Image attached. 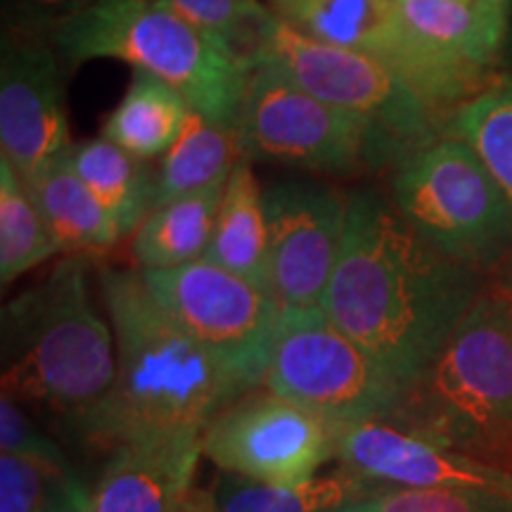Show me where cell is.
Returning <instances> with one entry per match:
<instances>
[{
	"mask_svg": "<svg viewBox=\"0 0 512 512\" xmlns=\"http://www.w3.org/2000/svg\"><path fill=\"white\" fill-rule=\"evenodd\" d=\"M339 425L297 403L247 392L216 415L202 432V456L226 475L254 482L299 484L337 458Z\"/></svg>",
	"mask_w": 512,
	"mask_h": 512,
	"instance_id": "7c38bea8",
	"label": "cell"
},
{
	"mask_svg": "<svg viewBox=\"0 0 512 512\" xmlns=\"http://www.w3.org/2000/svg\"><path fill=\"white\" fill-rule=\"evenodd\" d=\"M482 294L475 268L432 247L380 192L349 195L323 309L403 387L432 366Z\"/></svg>",
	"mask_w": 512,
	"mask_h": 512,
	"instance_id": "6da1fadb",
	"label": "cell"
},
{
	"mask_svg": "<svg viewBox=\"0 0 512 512\" xmlns=\"http://www.w3.org/2000/svg\"><path fill=\"white\" fill-rule=\"evenodd\" d=\"M271 292L283 309H320L342 254L349 195L325 183L264 188Z\"/></svg>",
	"mask_w": 512,
	"mask_h": 512,
	"instance_id": "4fadbf2b",
	"label": "cell"
},
{
	"mask_svg": "<svg viewBox=\"0 0 512 512\" xmlns=\"http://www.w3.org/2000/svg\"><path fill=\"white\" fill-rule=\"evenodd\" d=\"M0 453L69 463L62 448L46 432L38 430L22 403L12 399L10 394L0 396Z\"/></svg>",
	"mask_w": 512,
	"mask_h": 512,
	"instance_id": "f546056e",
	"label": "cell"
},
{
	"mask_svg": "<svg viewBox=\"0 0 512 512\" xmlns=\"http://www.w3.org/2000/svg\"><path fill=\"white\" fill-rule=\"evenodd\" d=\"M240 159L235 126L219 124L192 110L181 136L164 157H159L155 169V209L190 192L226 183Z\"/></svg>",
	"mask_w": 512,
	"mask_h": 512,
	"instance_id": "603a6c76",
	"label": "cell"
},
{
	"mask_svg": "<svg viewBox=\"0 0 512 512\" xmlns=\"http://www.w3.org/2000/svg\"><path fill=\"white\" fill-rule=\"evenodd\" d=\"M451 136L477 152L512 207V81L489 86L460 105Z\"/></svg>",
	"mask_w": 512,
	"mask_h": 512,
	"instance_id": "4316f807",
	"label": "cell"
},
{
	"mask_svg": "<svg viewBox=\"0 0 512 512\" xmlns=\"http://www.w3.org/2000/svg\"><path fill=\"white\" fill-rule=\"evenodd\" d=\"M190 112V102L169 83L133 72L124 98L102 126V136L124 147L133 157L152 162L164 157L176 143Z\"/></svg>",
	"mask_w": 512,
	"mask_h": 512,
	"instance_id": "7402d4cb",
	"label": "cell"
},
{
	"mask_svg": "<svg viewBox=\"0 0 512 512\" xmlns=\"http://www.w3.org/2000/svg\"><path fill=\"white\" fill-rule=\"evenodd\" d=\"M368 505L370 512H512V501L501 496L392 484L368 496Z\"/></svg>",
	"mask_w": 512,
	"mask_h": 512,
	"instance_id": "f1b7e54d",
	"label": "cell"
},
{
	"mask_svg": "<svg viewBox=\"0 0 512 512\" xmlns=\"http://www.w3.org/2000/svg\"><path fill=\"white\" fill-rule=\"evenodd\" d=\"M93 3L95 0H3L5 31L53 36L64 22Z\"/></svg>",
	"mask_w": 512,
	"mask_h": 512,
	"instance_id": "4dcf8cb0",
	"label": "cell"
},
{
	"mask_svg": "<svg viewBox=\"0 0 512 512\" xmlns=\"http://www.w3.org/2000/svg\"><path fill=\"white\" fill-rule=\"evenodd\" d=\"M202 434H162L112 448L91 512H174L192 489Z\"/></svg>",
	"mask_w": 512,
	"mask_h": 512,
	"instance_id": "2e32d148",
	"label": "cell"
},
{
	"mask_svg": "<svg viewBox=\"0 0 512 512\" xmlns=\"http://www.w3.org/2000/svg\"><path fill=\"white\" fill-rule=\"evenodd\" d=\"M204 259L271 292L264 188L247 159H240L230 171Z\"/></svg>",
	"mask_w": 512,
	"mask_h": 512,
	"instance_id": "ac0fdd59",
	"label": "cell"
},
{
	"mask_svg": "<svg viewBox=\"0 0 512 512\" xmlns=\"http://www.w3.org/2000/svg\"><path fill=\"white\" fill-rule=\"evenodd\" d=\"M373 482L342 465L332 475L299 484H268L240 475H223L216 484L219 512H337L370 496Z\"/></svg>",
	"mask_w": 512,
	"mask_h": 512,
	"instance_id": "cb8c5ba5",
	"label": "cell"
},
{
	"mask_svg": "<svg viewBox=\"0 0 512 512\" xmlns=\"http://www.w3.org/2000/svg\"><path fill=\"white\" fill-rule=\"evenodd\" d=\"M235 131L247 162H280L339 176L401 162L373 124L316 98L264 60H256L249 72Z\"/></svg>",
	"mask_w": 512,
	"mask_h": 512,
	"instance_id": "52a82bcc",
	"label": "cell"
},
{
	"mask_svg": "<svg viewBox=\"0 0 512 512\" xmlns=\"http://www.w3.org/2000/svg\"><path fill=\"white\" fill-rule=\"evenodd\" d=\"M503 290H505V294H508V302H510V311H512V273H510V278L505 280L503 283Z\"/></svg>",
	"mask_w": 512,
	"mask_h": 512,
	"instance_id": "836d02e7",
	"label": "cell"
},
{
	"mask_svg": "<svg viewBox=\"0 0 512 512\" xmlns=\"http://www.w3.org/2000/svg\"><path fill=\"white\" fill-rule=\"evenodd\" d=\"M53 38L3 31L0 43V157L24 183L72 147Z\"/></svg>",
	"mask_w": 512,
	"mask_h": 512,
	"instance_id": "5bb4252c",
	"label": "cell"
},
{
	"mask_svg": "<svg viewBox=\"0 0 512 512\" xmlns=\"http://www.w3.org/2000/svg\"><path fill=\"white\" fill-rule=\"evenodd\" d=\"M27 188L64 254H105L121 240L117 223L76 174L69 150L38 171Z\"/></svg>",
	"mask_w": 512,
	"mask_h": 512,
	"instance_id": "d6986e66",
	"label": "cell"
},
{
	"mask_svg": "<svg viewBox=\"0 0 512 512\" xmlns=\"http://www.w3.org/2000/svg\"><path fill=\"white\" fill-rule=\"evenodd\" d=\"M62 252L60 240L8 159L0 157V283L8 287Z\"/></svg>",
	"mask_w": 512,
	"mask_h": 512,
	"instance_id": "d4e9b609",
	"label": "cell"
},
{
	"mask_svg": "<svg viewBox=\"0 0 512 512\" xmlns=\"http://www.w3.org/2000/svg\"><path fill=\"white\" fill-rule=\"evenodd\" d=\"M337 512H370L368 498H361V501H354V503L344 505V508H339Z\"/></svg>",
	"mask_w": 512,
	"mask_h": 512,
	"instance_id": "d6a6232c",
	"label": "cell"
},
{
	"mask_svg": "<svg viewBox=\"0 0 512 512\" xmlns=\"http://www.w3.org/2000/svg\"><path fill=\"white\" fill-rule=\"evenodd\" d=\"M50 38L64 67L126 62L169 83L207 119L238 126L254 62L226 53L162 0H95Z\"/></svg>",
	"mask_w": 512,
	"mask_h": 512,
	"instance_id": "5b68a950",
	"label": "cell"
},
{
	"mask_svg": "<svg viewBox=\"0 0 512 512\" xmlns=\"http://www.w3.org/2000/svg\"><path fill=\"white\" fill-rule=\"evenodd\" d=\"M174 512H219V505H216V494H211L207 489H190L185 494Z\"/></svg>",
	"mask_w": 512,
	"mask_h": 512,
	"instance_id": "1f68e13d",
	"label": "cell"
},
{
	"mask_svg": "<svg viewBox=\"0 0 512 512\" xmlns=\"http://www.w3.org/2000/svg\"><path fill=\"white\" fill-rule=\"evenodd\" d=\"M264 387L332 425L389 422L403 387L323 309H283Z\"/></svg>",
	"mask_w": 512,
	"mask_h": 512,
	"instance_id": "ba28073f",
	"label": "cell"
},
{
	"mask_svg": "<svg viewBox=\"0 0 512 512\" xmlns=\"http://www.w3.org/2000/svg\"><path fill=\"white\" fill-rule=\"evenodd\" d=\"M93 491L69 463L0 453V512H91Z\"/></svg>",
	"mask_w": 512,
	"mask_h": 512,
	"instance_id": "484cf974",
	"label": "cell"
},
{
	"mask_svg": "<svg viewBox=\"0 0 512 512\" xmlns=\"http://www.w3.org/2000/svg\"><path fill=\"white\" fill-rule=\"evenodd\" d=\"M256 60L275 64L311 95L366 119L401 159L437 140L432 136L437 107L373 57L311 41L273 17Z\"/></svg>",
	"mask_w": 512,
	"mask_h": 512,
	"instance_id": "9c48e42d",
	"label": "cell"
},
{
	"mask_svg": "<svg viewBox=\"0 0 512 512\" xmlns=\"http://www.w3.org/2000/svg\"><path fill=\"white\" fill-rule=\"evenodd\" d=\"M140 273L164 311L219 358L247 392L264 384L283 313L271 292L207 259Z\"/></svg>",
	"mask_w": 512,
	"mask_h": 512,
	"instance_id": "8fae6325",
	"label": "cell"
},
{
	"mask_svg": "<svg viewBox=\"0 0 512 512\" xmlns=\"http://www.w3.org/2000/svg\"><path fill=\"white\" fill-rule=\"evenodd\" d=\"M268 8L299 36L387 64L439 112L486 91V72L448 60L413 34L399 0H268Z\"/></svg>",
	"mask_w": 512,
	"mask_h": 512,
	"instance_id": "30bf717a",
	"label": "cell"
},
{
	"mask_svg": "<svg viewBox=\"0 0 512 512\" xmlns=\"http://www.w3.org/2000/svg\"><path fill=\"white\" fill-rule=\"evenodd\" d=\"M216 46L254 62L273 12L261 0H162Z\"/></svg>",
	"mask_w": 512,
	"mask_h": 512,
	"instance_id": "83f0119b",
	"label": "cell"
},
{
	"mask_svg": "<svg viewBox=\"0 0 512 512\" xmlns=\"http://www.w3.org/2000/svg\"><path fill=\"white\" fill-rule=\"evenodd\" d=\"M392 204L451 259L489 266L512 245V207L465 140H432L396 164Z\"/></svg>",
	"mask_w": 512,
	"mask_h": 512,
	"instance_id": "8992f818",
	"label": "cell"
},
{
	"mask_svg": "<svg viewBox=\"0 0 512 512\" xmlns=\"http://www.w3.org/2000/svg\"><path fill=\"white\" fill-rule=\"evenodd\" d=\"M100 290L117 347L110 396L81 427L95 444L117 448L162 434H202L247 387L181 328L140 271L105 266Z\"/></svg>",
	"mask_w": 512,
	"mask_h": 512,
	"instance_id": "7a4b0ae2",
	"label": "cell"
},
{
	"mask_svg": "<svg viewBox=\"0 0 512 512\" xmlns=\"http://www.w3.org/2000/svg\"><path fill=\"white\" fill-rule=\"evenodd\" d=\"M226 183L190 192L147 214L131 242L133 261L140 271H164L204 259Z\"/></svg>",
	"mask_w": 512,
	"mask_h": 512,
	"instance_id": "ffe728a7",
	"label": "cell"
},
{
	"mask_svg": "<svg viewBox=\"0 0 512 512\" xmlns=\"http://www.w3.org/2000/svg\"><path fill=\"white\" fill-rule=\"evenodd\" d=\"M337 458L370 482L501 496L512 501V467L420 439L387 422L342 425Z\"/></svg>",
	"mask_w": 512,
	"mask_h": 512,
	"instance_id": "9a60e30c",
	"label": "cell"
},
{
	"mask_svg": "<svg viewBox=\"0 0 512 512\" xmlns=\"http://www.w3.org/2000/svg\"><path fill=\"white\" fill-rule=\"evenodd\" d=\"M69 159L95 200L117 223L121 238L133 235L155 209V171L105 136L69 147Z\"/></svg>",
	"mask_w": 512,
	"mask_h": 512,
	"instance_id": "44dd1931",
	"label": "cell"
},
{
	"mask_svg": "<svg viewBox=\"0 0 512 512\" xmlns=\"http://www.w3.org/2000/svg\"><path fill=\"white\" fill-rule=\"evenodd\" d=\"M512 0H399L403 22L448 60L486 72L501 53Z\"/></svg>",
	"mask_w": 512,
	"mask_h": 512,
	"instance_id": "e0dca14e",
	"label": "cell"
},
{
	"mask_svg": "<svg viewBox=\"0 0 512 512\" xmlns=\"http://www.w3.org/2000/svg\"><path fill=\"white\" fill-rule=\"evenodd\" d=\"M387 425L512 467V311L503 285L482 290Z\"/></svg>",
	"mask_w": 512,
	"mask_h": 512,
	"instance_id": "277c9868",
	"label": "cell"
},
{
	"mask_svg": "<svg viewBox=\"0 0 512 512\" xmlns=\"http://www.w3.org/2000/svg\"><path fill=\"white\" fill-rule=\"evenodd\" d=\"M86 271V256H62L0 313L3 394L62 415L76 430L110 396L117 377L112 325L95 309Z\"/></svg>",
	"mask_w": 512,
	"mask_h": 512,
	"instance_id": "3957f363",
	"label": "cell"
}]
</instances>
